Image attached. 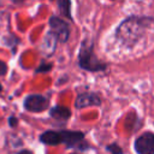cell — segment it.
Returning <instances> with one entry per match:
<instances>
[{"instance_id": "ba28073f", "label": "cell", "mask_w": 154, "mask_h": 154, "mask_svg": "<svg viewBox=\"0 0 154 154\" xmlns=\"http://www.w3.org/2000/svg\"><path fill=\"white\" fill-rule=\"evenodd\" d=\"M41 141L49 146H57L60 143L59 131H46L41 135Z\"/></svg>"}, {"instance_id": "52a82bcc", "label": "cell", "mask_w": 154, "mask_h": 154, "mask_svg": "<svg viewBox=\"0 0 154 154\" xmlns=\"http://www.w3.org/2000/svg\"><path fill=\"white\" fill-rule=\"evenodd\" d=\"M75 105L77 108H84L88 106H100L101 100L95 93H83L77 96Z\"/></svg>"}, {"instance_id": "9c48e42d", "label": "cell", "mask_w": 154, "mask_h": 154, "mask_svg": "<svg viewBox=\"0 0 154 154\" xmlns=\"http://www.w3.org/2000/svg\"><path fill=\"white\" fill-rule=\"evenodd\" d=\"M70 109H67L66 107H63V106H55L52 111H51V114L52 117L57 118V119H67L70 117Z\"/></svg>"}, {"instance_id": "7c38bea8", "label": "cell", "mask_w": 154, "mask_h": 154, "mask_svg": "<svg viewBox=\"0 0 154 154\" xmlns=\"http://www.w3.org/2000/svg\"><path fill=\"white\" fill-rule=\"evenodd\" d=\"M5 73H6V65H5V63L0 61V76H2Z\"/></svg>"}, {"instance_id": "30bf717a", "label": "cell", "mask_w": 154, "mask_h": 154, "mask_svg": "<svg viewBox=\"0 0 154 154\" xmlns=\"http://www.w3.org/2000/svg\"><path fill=\"white\" fill-rule=\"evenodd\" d=\"M59 7L64 16L70 17V1L69 0H59Z\"/></svg>"}, {"instance_id": "9a60e30c", "label": "cell", "mask_w": 154, "mask_h": 154, "mask_svg": "<svg viewBox=\"0 0 154 154\" xmlns=\"http://www.w3.org/2000/svg\"><path fill=\"white\" fill-rule=\"evenodd\" d=\"M72 154H77V153H72Z\"/></svg>"}, {"instance_id": "3957f363", "label": "cell", "mask_w": 154, "mask_h": 154, "mask_svg": "<svg viewBox=\"0 0 154 154\" xmlns=\"http://www.w3.org/2000/svg\"><path fill=\"white\" fill-rule=\"evenodd\" d=\"M137 154H154V134L144 132L140 135L134 143Z\"/></svg>"}, {"instance_id": "8992f818", "label": "cell", "mask_w": 154, "mask_h": 154, "mask_svg": "<svg viewBox=\"0 0 154 154\" xmlns=\"http://www.w3.org/2000/svg\"><path fill=\"white\" fill-rule=\"evenodd\" d=\"M59 134L60 143H64L67 147H78L84 140V135L81 131H59Z\"/></svg>"}, {"instance_id": "5b68a950", "label": "cell", "mask_w": 154, "mask_h": 154, "mask_svg": "<svg viewBox=\"0 0 154 154\" xmlns=\"http://www.w3.org/2000/svg\"><path fill=\"white\" fill-rule=\"evenodd\" d=\"M49 105V100L42 95H29L25 101L24 106L30 112H42Z\"/></svg>"}, {"instance_id": "4fadbf2b", "label": "cell", "mask_w": 154, "mask_h": 154, "mask_svg": "<svg viewBox=\"0 0 154 154\" xmlns=\"http://www.w3.org/2000/svg\"><path fill=\"white\" fill-rule=\"evenodd\" d=\"M18 154H31V152H29V150H22Z\"/></svg>"}, {"instance_id": "277c9868", "label": "cell", "mask_w": 154, "mask_h": 154, "mask_svg": "<svg viewBox=\"0 0 154 154\" xmlns=\"http://www.w3.org/2000/svg\"><path fill=\"white\" fill-rule=\"evenodd\" d=\"M49 25L52 29V34L57 40L65 42L69 38V26L64 20H61L58 17H52L49 20Z\"/></svg>"}, {"instance_id": "7a4b0ae2", "label": "cell", "mask_w": 154, "mask_h": 154, "mask_svg": "<svg viewBox=\"0 0 154 154\" xmlns=\"http://www.w3.org/2000/svg\"><path fill=\"white\" fill-rule=\"evenodd\" d=\"M79 66L88 71H100L106 69V65L101 63L94 54L93 47L85 45H83L79 52Z\"/></svg>"}, {"instance_id": "5bb4252c", "label": "cell", "mask_w": 154, "mask_h": 154, "mask_svg": "<svg viewBox=\"0 0 154 154\" xmlns=\"http://www.w3.org/2000/svg\"><path fill=\"white\" fill-rule=\"evenodd\" d=\"M0 90H1V84H0Z\"/></svg>"}, {"instance_id": "8fae6325", "label": "cell", "mask_w": 154, "mask_h": 154, "mask_svg": "<svg viewBox=\"0 0 154 154\" xmlns=\"http://www.w3.org/2000/svg\"><path fill=\"white\" fill-rule=\"evenodd\" d=\"M107 150H111L113 154H122V149H120V148L118 147V144H116V143L108 146V147H107Z\"/></svg>"}, {"instance_id": "6da1fadb", "label": "cell", "mask_w": 154, "mask_h": 154, "mask_svg": "<svg viewBox=\"0 0 154 154\" xmlns=\"http://www.w3.org/2000/svg\"><path fill=\"white\" fill-rule=\"evenodd\" d=\"M152 23V18L130 17L118 26L116 31V37L123 46L132 47L144 36L147 29Z\"/></svg>"}]
</instances>
